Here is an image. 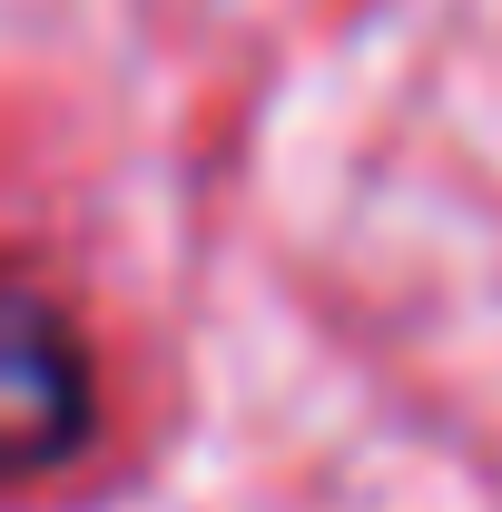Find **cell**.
Masks as SVG:
<instances>
[{"instance_id":"cell-1","label":"cell","mask_w":502,"mask_h":512,"mask_svg":"<svg viewBox=\"0 0 502 512\" xmlns=\"http://www.w3.org/2000/svg\"><path fill=\"white\" fill-rule=\"evenodd\" d=\"M89 424H99V384H89L69 316L40 286L0 276V483L60 473L89 444Z\"/></svg>"}]
</instances>
